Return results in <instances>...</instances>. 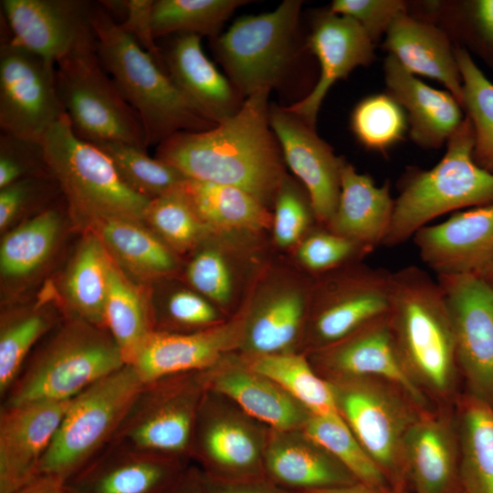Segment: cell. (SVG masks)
<instances>
[{
    "label": "cell",
    "mask_w": 493,
    "mask_h": 493,
    "mask_svg": "<svg viewBox=\"0 0 493 493\" xmlns=\"http://www.w3.org/2000/svg\"><path fill=\"white\" fill-rule=\"evenodd\" d=\"M205 388L224 395L272 430L302 429L311 414L281 386L252 370L242 357L226 356L204 372Z\"/></svg>",
    "instance_id": "obj_25"
},
{
    "label": "cell",
    "mask_w": 493,
    "mask_h": 493,
    "mask_svg": "<svg viewBox=\"0 0 493 493\" xmlns=\"http://www.w3.org/2000/svg\"><path fill=\"white\" fill-rule=\"evenodd\" d=\"M143 383L125 364L72 398L38 476L66 484L93 461L112 442Z\"/></svg>",
    "instance_id": "obj_7"
},
{
    "label": "cell",
    "mask_w": 493,
    "mask_h": 493,
    "mask_svg": "<svg viewBox=\"0 0 493 493\" xmlns=\"http://www.w3.org/2000/svg\"><path fill=\"white\" fill-rule=\"evenodd\" d=\"M178 188L214 232L251 235L272 224L267 206L243 189L188 178Z\"/></svg>",
    "instance_id": "obj_34"
},
{
    "label": "cell",
    "mask_w": 493,
    "mask_h": 493,
    "mask_svg": "<svg viewBox=\"0 0 493 493\" xmlns=\"http://www.w3.org/2000/svg\"><path fill=\"white\" fill-rule=\"evenodd\" d=\"M204 372L144 383L110 444L190 459Z\"/></svg>",
    "instance_id": "obj_12"
},
{
    "label": "cell",
    "mask_w": 493,
    "mask_h": 493,
    "mask_svg": "<svg viewBox=\"0 0 493 493\" xmlns=\"http://www.w3.org/2000/svg\"><path fill=\"white\" fill-rule=\"evenodd\" d=\"M202 477L206 493H296L278 487L266 477L232 482L211 479L203 474Z\"/></svg>",
    "instance_id": "obj_55"
},
{
    "label": "cell",
    "mask_w": 493,
    "mask_h": 493,
    "mask_svg": "<svg viewBox=\"0 0 493 493\" xmlns=\"http://www.w3.org/2000/svg\"><path fill=\"white\" fill-rule=\"evenodd\" d=\"M313 283L285 273L264 280L241 314L243 358L296 351L302 341Z\"/></svg>",
    "instance_id": "obj_16"
},
{
    "label": "cell",
    "mask_w": 493,
    "mask_h": 493,
    "mask_svg": "<svg viewBox=\"0 0 493 493\" xmlns=\"http://www.w3.org/2000/svg\"><path fill=\"white\" fill-rule=\"evenodd\" d=\"M241 324L239 312L228 321L196 331L154 330L130 365L143 383L207 371L237 350Z\"/></svg>",
    "instance_id": "obj_22"
},
{
    "label": "cell",
    "mask_w": 493,
    "mask_h": 493,
    "mask_svg": "<svg viewBox=\"0 0 493 493\" xmlns=\"http://www.w3.org/2000/svg\"><path fill=\"white\" fill-rule=\"evenodd\" d=\"M270 90L246 97L236 114L209 130L172 135L157 145L155 157L188 179L235 186L269 205L287 176L269 123Z\"/></svg>",
    "instance_id": "obj_1"
},
{
    "label": "cell",
    "mask_w": 493,
    "mask_h": 493,
    "mask_svg": "<svg viewBox=\"0 0 493 493\" xmlns=\"http://www.w3.org/2000/svg\"><path fill=\"white\" fill-rule=\"evenodd\" d=\"M85 229L93 232L120 268L141 284L170 275L177 267L175 253L142 220L102 218L88 223Z\"/></svg>",
    "instance_id": "obj_32"
},
{
    "label": "cell",
    "mask_w": 493,
    "mask_h": 493,
    "mask_svg": "<svg viewBox=\"0 0 493 493\" xmlns=\"http://www.w3.org/2000/svg\"><path fill=\"white\" fill-rule=\"evenodd\" d=\"M154 330L191 332L225 321L218 308L194 289L170 292L159 309H153Z\"/></svg>",
    "instance_id": "obj_47"
},
{
    "label": "cell",
    "mask_w": 493,
    "mask_h": 493,
    "mask_svg": "<svg viewBox=\"0 0 493 493\" xmlns=\"http://www.w3.org/2000/svg\"><path fill=\"white\" fill-rule=\"evenodd\" d=\"M269 430L224 395L206 389L195 422L190 458L211 479L232 482L264 478Z\"/></svg>",
    "instance_id": "obj_13"
},
{
    "label": "cell",
    "mask_w": 493,
    "mask_h": 493,
    "mask_svg": "<svg viewBox=\"0 0 493 493\" xmlns=\"http://www.w3.org/2000/svg\"><path fill=\"white\" fill-rule=\"evenodd\" d=\"M274 208L271 226L275 243L281 248L299 244L315 217L307 192L287 175L275 196Z\"/></svg>",
    "instance_id": "obj_48"
},
{
    "label": "cell",
    "mask_w": 493,
    "mask_h": 493,
    "mask_svg": "<svg viewBox=\"0 0 493 493\" xmlns=\"http://www.w3.org/2000/svg\"><path fill=\"white\" fill-rule=\"evenodd\" d=\"M51 175L42 141L9 133L0 136V189L19 180Z\"/></svg>",
    "instance_id": "obj_50"
},
{
    "label": "cell",
    "mask_w": 493,
    "mask_h": 493,
    "mask_svg": "<svg viewBox=\"0 0 493 493\" xmlns=\"http://www.w3.org/2000/svg\"><path fill=\"white\" fill-rule=\"evenodd\" d=\"M383 47L411 74L443 84L462 106V79L455 47L442 28L407 12L393 22Z\"/></svg>",
    "instance_id": "obj_30"
},
{
    "label": "cell",
    "mask_w": 493,
    "mask_h": 493,
    "mask_svg": "<svg viewBox=\"0 0 493 493\" xmlns=\"http://www.w3.org/2000/svg\"><path fill=\"white\" fill-rule=\"evenodd\" d=\"M459 438L445 415L425 410L404 442L409 490L414 493H461Z\"/></svg>",
    "instance_id": "obj_27"
},
{
    "label": "cell",
    "mask_w": 493,
    "mask_h": 493,
    "mask_svg": "<svg viewBox=\"0 0 493 493\" xmlns=\"http://www.w3.org/2000/svg\"><path fill=\"white\" fill-rule=\"evenodd\" d=\"M142 221L175 254L194 250L214 232L203 223L178 186L150 200Z\"/></svg>",
    "instance_id": "obj_44"
},
{
    "label": "cell",
    "mask_w": 493,
    "mask_h": 493,
    "mask_svg": "<svg viewBox=\"0 0 493 493\" xmlns=\"http://www.w3.org/2000/svg\"><path fill=\"white\" fill-rule=\"evenodd\" d=\"M481 277L493 285V263L485 270Z\"/></svg>",
    "instance_id": "obj_59"
},
{
    "label": "cell",
    "mask_w": 493,
    "mask_h": 493,
    "mask_svg": "<svg viewBox=\"0 0 493 493\" xmlns=\"http://www.w3.org/2000/svg\"><path fill=\"white\" fill-rule=\"evenodd\" d=\"M394 208L390 186L375 184L344 162L341 173V190L333 215L327 229L341 236L368 252L383 246Z\"/></svg>",
    "instance_id": "obj_31"
},
{
    "label": "cell",
    "mask_w": 493,
    "mask_h": 493,
    "mask_svg": "<svg viewBox=\"0 0 493 493\" xmlns=\"http://www.w3.org/2000/svg\"><path fill=\"white\" fill-rule=\"evenodd\" d=\"M188 461L110 444L66 486L71 493H166L188 470Z\"/></svg>",
    "instance_id": "obj_21"
},
{
    "label": "cell",
    "mask_w": 493,
    "mask_h": 493,
    "mask_svg": "<svg viewBox=\"0 0 493 493\" xmlns=\"http://www.w3.org/2000/svg\"><path fill=\"white\" fill-rule=\"evenodd\" d=\"M304 493H383V492H381L375 488H372L364 484L357 482L351 485L337 486V487L309 490Z\"/></svg>",
    "instance_id": "obj_58"
},
{
    "label": "cell",
    "mask_w": 493,
    "mask_h": 493,
    "mask_svg": "<svg viewBox=\"0 0 493 493\" xmlns=\"http://www.w3.org/2000/svg\"><path fill=\"white\" fill-rule=\"evenodd\" d=\"M152 0H124V9L118 23L152 58L164 68L163 54L152 31Z\"/></svg>",
    "instance_id": "obj_54"
},
{
    "label": "cell",
    "mask_w": 493,
    "mask_h": 493,
    "mask_svg": "<svg viewBox=\"0 0 493 493\" xmlns=\"http://www.w3.org/2000/svg\"><path fill=\"white\" fill-rule=\"evenodd\" d=\"M42 144L50 174L77 219L86 225L110 217L142 221L150 200L125 184L106 152L74 133L66 113Z\"/></svg>",
    "instance_id": "obj_6"
},
{
    "label": "cell",
    "mask_w": 493,
    "mask_h": 493,
    "mask_svg": "<svg viewBox=\"0 0 493 493\" xmlns=\"http://www.w3.org/2000/svg\"><path fill=\"white\" fill-rule=\"evenodd\" d=\"M63 114L56 63L17 45L1 17L0 127L3 133L42 141Z\"/></svg>",
    "instance_id": "obj_14"
},
{
    "label": "cell",
    "mask_w": 493,
    "mask_h": 493,
    "mask_svg": "<svg viewBox=\"0 0 493 493\" xmlns=\"http://www.w3.org/2000/svg\"><path fill=\"white\" fill-rule=\"evenodd\" d=\"M457 431L461 493H493V407L467 395Z\"/></svg>",
    "instance_id": "obj_37"
},
{
    "label": "cell",
    "mask_w": 493,
    "mask_h": 493,
    "mask_svg": "<svg viewBox=\"0 0 493 493\" xmlns=\"http://www.w3.org/2000/svg\"><path fill=\"white\" fill-rule=\"evenodd\" d=\"M351 128L366 149L385 152L401 142L408 129L406 113L389 93L372 94L354 107Z\"/></svg>",
    "instance_id": "obj_46"
},
{
    "label": "cell",
    "mask_w": 493,
    "mask_h": 493,
    "mask_svg": "<svg viewBox=\"0 0 493 493\" xmlns=\"http://www.w3.org/2000/svg\"><path fill=\"white\" fill-rule=\"evenodd\" d=\"M163 60L181 92L212 122L230 118L242 107L245 98L207 58L200 36L179 34Z\"/></svg>",
    "instance_id": "obj_28"
},
{
    "label": "cell",
    "mask_w": 493,
    "mask_h": 493,
    "mask_svg": "<svg viewBox=\"0 0 493 493\" xmlns=\"http://www.w3.org/2000/svg\"><path fill=\"white\" fill-rule=\"evenodd\" d=\"M328 381L339 414L383 473L393 493H409L404 442L426 409L384 380L359 377Z\"/></svg>",
    "instance_id": "obj_9"
},
{
    "label": "cell",
    "mask_w": 493,
    "mask_h": 493,
    "mask_svg": "<svg viewBox=\"0 0 493 493\" xmlns=\"http://www.w3.org/2000/svg\"><path fill=\"white\" fill-rule=\"evenodd\" d=\"M269 123L285 163L300 180L315 218L327 225L338 205L344 160L310 126L284 106H269Z\"/></svg>",
    "instance_id": "obj_18"
},
{
    "label": "cell",
    "mask_w": 493,
    "mask_h": 493,
    "mask_svg": "<svg viewBox=\"0 0 493 493\" xmlns=\"http://www.w3.org/2000/svg\"><path fill=\"white\" fill-rule=\"evenodd\" d=\"M104 321L126 364L133 362L154 331L152 300L144 285L130 278L113 259L109 274Z\"/></svg>",
    "instance_id": "obj_35"
},
{
    "label": "cell",
    "mask_w": 493,
    "mask_h": 493,
    "mask_svg": "<svg viewBox=\"0 0 493 493\" xmlns=\"http://www.w3.org/2000/svg\"><path fill=\"white\" fill-rule=\"evenodd\" d=\"M57 184L51 175H44L24 178L0 189L1 231L10 227L25 210L48 194Z\"/></svg>",
    "instance_id": "obj_53"
},
{
    "label": "cell",
    "mask_w": 493,
    "mask_h": 493,
    "mask_svg": "<svg viewBox=\"0 0 493 493\" xmlns=\"http://www.w3.org/2000/svg\"><path fill=\"white\" fill-rule=\"evenodd\" d=\"M265 477L286 490H309L357 483L354 476L302 429L269 430Z\"/></svg>",
    "instance_id": "obj_26"
},
{
    "label": "cell",
    "mask_w": 493,
    "mask_h": 493,
    "mask_svg": "<svg viewBox=\"0 0 493 493\" xmlns=\"http://www.w3.org/2000/svg\"><path fill=\"white\" fill-rule=\"evenodd\" d=\"M392 272L357 262L313 283L302 338L309 352L332 345L389 314Z\"/></svg>",
    "instance_id": "obj_11"
},
{
    "label": "cell",
    "mask_w": 493,
    "mask_h": 493,
    "mask_svg": "<svg viewBox=\"0 0 493 493\" xmlns=\"http://www.w3.org/2000/svg\"><path fill=\"white\" fill-rule=\"evenodd\" d=\"M473 146V129L465 117L443 158L429 170H414L404 181L383 246L405 242L444 214L493 203V173L475 162Z\"/></svg>",
    "instance_id": "obj_5"
},
{
    "label": "cell",
    "mask_w": 493,
    "mask_h": 493,
    "mask_svg": "<svg viewBox=\"0 0 493 493\" xmlns=\"http://www.w3.org/2000/svg\"><path fill=\"white\" fill-rule=\"evenodd\" d=\"M91 4L80 0H2L1 17L17 45L56 63L92 32Z\"/></svg>",
    "instance_id": "obj_23"
},
{
    "label": "cell",
    "mask_w": 493,
    "mask_h": 493,
    "mask_svg": "<svg viewBox=\"0 0 493 493\" xmlns=\"http://www.w3.org/2000/svg\"><path fill=\"white\" fill-rule=\"evenodd\" d=\"M94 144L108 154L125 184L148 200L173 191L186 179L173 166L149 156L146 149L122 142Z\"/></svg>",
    "instance_id": "obj_45"
},
{
    "label": "cell",
    "mask_w": 493,
    "mask_h": 493,
    "mask_svg": "<svg viewBox=\"0 0 493 493\" xmlns=\"http://www.w3.org/2000/svg\"><path fill=\"white\" fill-rule=\"evenodd\" d=\"M89 20L100 62L138 114L148 146L180 131H201L216 125L100 3L91 4Z\"/></svg>",
    "instance_id": "obj_2"
},
{
    "label": "cell",
    "mask_w": 493,
    "mask_h": 493,
    "mask_svg": "<svg viewBox=\"0 0 493 493\" xmlns=\"http://www.w3.org/2000/svg\"><path fill=\"white\" fill-rule=\"evenodd\" d=\"M302 431L345 467L358 482L383 493H393L383 473L340 414L330 416L311 414Z\"/></svg>",
    "instance_id": "obj_41"
},
{
    "label": "cell",
    "mask_w": 493,
    "mask_h": 493,
    "mask_svg": "<svg viewBox=\"0 0 493 493\" xmlns=\"http://www.w3.org/2000/svg\"><path fill=\"white\" fill-rule=\"evenodd\" d=\"M62 232L55 208L41 210L6 232L0 243V273L5 281H22L37 273L51 258Z\"/></svg>",
    "instance_id": "obj_36"
},
{
    "label": "cell",
    "mask_w": 493,
    "mask_h": 493,
    "mask_svg": "<svg viewBox=\"0 0 493 493\" xmlns=\"http://www.w3.org/2000/svg\"><path fill=\"white\" fill-rule=\"evenodd\" d=\"M16 493H71L66 484L47 476H38Z\"/></svg>",
    "instance_id": "obj_57"
},
{
    "label": "cell",
    "mask_w": 493,
    "mask_h": 493,
    "mask_svg": "<svg viewBox=\"0 0 493 493\" xmlns=\"http://www.w3.org/2000/svg\"><path fill=\"white\" fill-rule=\"evenodd\" d=\"M301 5L285 0L270 12L236 19L211 39L216 59L245 99L282 79L294 57Z\"/></svg>",
    "instance_id": "obj_10"
},
{
    "label": "cell",
    "mask_w": 493,
    "mask_h": 493,
    "mask_svg": "<svg viewBox=\"0 0 493 493\" xmlns=\"http://www.w3.org/2000/svg\"><path fill=\"white\" fill-rule=\"evenodd\" d=\"M111 262L100 238L85 229L62 279L64 316L105 328L104 309Z\"/></svg>",
    "instance_id": "obj_33"
},
{
    "label": "cell",
    "mask_w": 493,
    "mask_h": 493,
    "mask_svg": "<svg viewBox=\"0 0 493 493\" xmlns=\"http://www.w3.org/2000/svg\"><path fill=\"white\" fill-rule=\"evenodd\" d=\"M56 315L40 302L1 315L0 395L3 398L33 352V348L58 323Z\"/></svg>",
    "instance_id": "obj_40"
},
{
    "label": "cell",
    "mask_w": 493,
    "mask_h": 493,
    "mask_svg": "<svg viewBox=\"0 0 493 493\" xmlns=\"http://www.w3.org/2000/svg\"><path fill=\"white\" fill-rule=\"evenodd\" d=\"M244 0H156L152 6L155 38L169 34H194L211 39L220 35L224 23Z\"/></svg>",
    "instance_id": "obj_42"
},
{
    "label": "cell",
    "mask_w": 493,
    "mask_h": 493,
    "mask_svg": "<svg viewBox=\"0 0 493 493\" xmlns=\"http://www.w3.org/2000/svg\"><path fill=\"white\" fill-rule=\"evenodd\" d=\"M413 238L423 262L437 277L481 276L493 263V203L428 224Z\"/></svg>",
    "instance_id": "obj_20"
},
{
    "label": "cell",
    "mask_w": 493,
    "mask_h": 493,
    "mask_svg": "<svg viewBox=\"0 0 493 493\" xmlns=\"http://www.w3.org/2000/svg\"><path fill=\"white\" fill-rule=\"evenodd\" d=\"M307 47L320 63V78L310 92L286 108L315 127L320 108L331 86L357 67L373 60L374 42L352 18L328 10L313 20Z\"/></svg>",
    "instance_id": "obj_24"
},
{
    "label": "cell",
    "mask_w": 493,
    "mask_h": 493,
    "mask_svg": "<svg viewBox=\"0 0 493 493\" xmlns=\"http://www.w3.org/2000/svg\"><path fill=\"white\" fill-rule=\"evenodd\" d=\"M308 358L327 380L378 378L396 385L420 407L427 408L425 392L399 354L388 315L332 345L309 352Z\"/></svg>",
    "instance_id": "obj_17"
},
{
    "label": "cell",
    "mask_w": 493,
    "mask_h": 493,
    "mask_svg": "<svg viewBox=\"0 0 493 493\" xmlns=\"http://www.w3.org/2000/svg\"><path fill=\"white\" fill-rule=\"evenodd\" d=\"M166 493H206L198 467H190L181 479Z\"/></svg>",
    "instance_id": "obj_56"
},
{
    "label": "cell",
    "mask_w": 493,
    "mask_h": 493,
    "mask_svg": "<svg viewBox=\"0 0 493 493\" xmlns=\"http://www.w3.org/2000/svg\"><path fill=\"white\" fill-rule=\"evenodd\" d=\"M455 27L465 43L493 66V0L459 2L455 8Z\"/></svg>",
    "instance_id": "obj_51"
},
{
    "label": "cell",
    "mask_w": 493,
    "mask_h": 493,
    "mask_svg": "<svg viewBox=\"0 0 493 493\" xmlns=\"http://www.w3.org/2000/svg\"><path fill=\"white\" fill-rule=\"evenodd\" d=\"M228 234L213 232L195 249L185 269L193 289L218 309H228L238 294L242 270Z\"/></svg>",
    "instance_id": "obj_39"
},
{
    "label": "cell",
    "mask_w": 493,
    "mask_h": 493,
    "mask_svg": "<svg viewBox=\"0 0 493 493\" xmlns=\"http://www.w3.org/2000/svg\"><path fill=\"white\" fill-rule=\"evenodd\" d=\"M458 368L471 395L493 407V285L478 275L437 277Z\"/></svg>",
    "instance_id": "obj_15"
},
{
    "label": "cell",
    "mask_w": 493,
    "mask_h": 493,
    "mask_svg": "<svg viewBox=\"0 0 493 493\" xmlns=\"http://www.w3.org/2000/svg\"><path fill=\"white\" fill-rule=\"evenodd\" d=\"M455 52L462 79V108L473 129L474 160L493 173V82L467 49L457 47Z\"/></svg>",
    "instance_id": "obj_43"
},
{
    "label": "cell",
    "mask_w": 493,
    "mask_h": 493,
    "mask_svg": "<svg viewBox=\"0 0 493 493\" xmlns=\"http://www.w3.org/2000/svg\"><path fill=\"white\" fill-rule=\"evenodd\" d=\"M368 252L354 242L330 230H319L299 244L297 257L308 270L326 274L356 262Z\"/></svg>",
    "instance_id": "obj_49"
},
{
    "label": "cell",
    "mask_w": 493,
    "mask_h": 493,
    "mask_svg": "<svg viewBox=\"0 0 493 493\" xmlns=\"http://www.w3.org/2000/svg\"><path fill=\"white\" fill-rule=\"evenodd\" d=\"M70 401L1 405L0 493H16L38 477Z\"/></svg>",
    "instance_id": "obj_19"
},
{
    "label": "cell",
    "mask_w": 493,
    "mask_h": 493,
    "mask_svg": "<svg viewBox=\"0 0 493 493\" xmlns=\"http://www.w3.org/2000/svg\"><path fill=\"white\" fill-rule=\"evenodd\" d=\"M399 354L425 392L445 397L458 369L452 323L437 280L416 266L392 272L388 314Z\"/></svg>",
    "instance_id": "obj_3"
},
{
    "label": "cell",
    "mask_w": 493,
    "mask_h": 493,
    "mask_svg": "<svg viewBox=\"0 0 493 493\" xmlns=\"http://www.w3.org/2000/svg\"><path fill=\"white\" fill-rule=\"evenodd\" d=\"M387 93L403 107L414 142L435 149L447 142L465 120L459 101L447 90L426 85L392 56L384 61Z\"/></svg>",
    "instance_id": "obj_29"
},
{
    "label": "cell",
    "mask_w": 493,
    "mask_h": 493,
    "mask_svg": "<svg viewBox=\"0 0 493 493\" xmlns=\"http://www.w3.org/2000/svg\"><path fill=\"white\" fill-rule=\"evenodd\" d=\"M125 364L107 329L64 316L31 353L2 405L71 400Z\"/></svg>",
    "instance_id": "obj_4"
},
{
    "label": "cell",
    "mask_w": 493,
    "mask_h": 493,
    "mask_svg": "<svg viewBox=\"0 0 493 493\" xmlns=\"http://www.w3.org/2000/svg\"><path fill=\"white\" fill-rule=\"evenodd\" d=\"M243 359L252 370L281 386L311 414H339L330 383L315 370L304 353L290 351Z\"/></svg>",
    "instance_id": "obj_38"
},
{
    "label": "cell",
    "mask_w": 493,
    "mask_h": 493,
    "mask_svg": "<svg viewBox=\"0 0 493 493\" xmlns=\"http://www.w3.org/2000/svg\"><path fill=\"white\" fill-rule=\"evenodd\" d=\"M58 96L74 133L91 143L148 147L142 121L99 58L93 30L56 62Z\"/></svg>",
    "instance_id": "obj_8"
},
{
    "label": "cell",
    "mask_w": 493,
    "mask_h": 493,
    "mask_svg": "<svg viewBox=\"0 0 493 493\" xmlns=\"http://www.w3.org/2000/svg\"><path fill=\"white\" fill-rule=\"evenodd\" d=\"M329 11L352 18L376 42L399 16L408 12V5L400 0H334Z\"/></svg>",
    "instance_id": "obj_52"
}]
</instances>
